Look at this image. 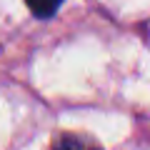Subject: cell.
I'll return each instance as SVG.
<instances>
[{"label":"cell","mask_w":150,"mask_h":150,"mask_svg":"<svg viewBox=\"0 0 150 150\" xmlns=\"http://www.w3.org/2000/svg\"><path fill=\"white\" fill-rule=\"evenodd\" d=\"M33 15L38 18H50L58 13V8L63 5V0H25Z\"/></svg>","instance_id":"obj_1"}]
</instances>
